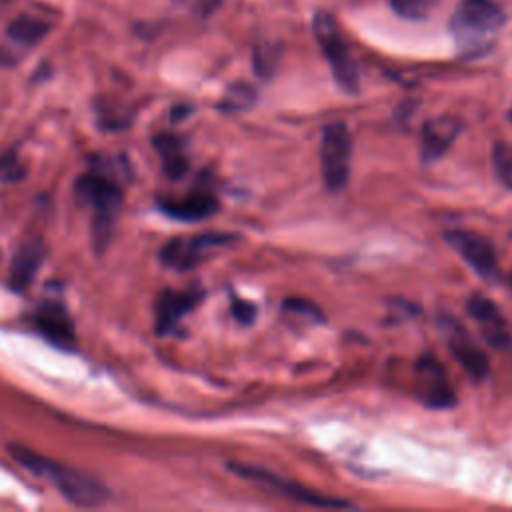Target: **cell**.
<instances>
[{"label":"cell","mask_w":512,"mask_h":512,"mask_svg":"<svg viewBox=\"0 0 512 512\" xmlns=\"http://www.w3.org/2000/svg\"><path fill=\"white\" fill-rule=\"evenodd\" d=\"M416 392L418 398L430 408L454 406L456 394L446 378L442 364L434 356H422L416 362Z\"/></svg>","instance_id":"obj_8"},{"label":"cell","mask_w":512,"mask_h":512,"mask_svg":"<svg viewBox=\"0 0 512 512\" xmlns=\"http://www.w3.org/2000/svg\"><path fill=\"white\" fill-rule=\"evenodd\" d=\"M232 472H236L238 476L242 478H248L252 482H260L268 488H274L276 492L292 498V500H298V502H304V504H310V506H318V508H348L350 504L346 500H338V498H330V496H324V494H318L314 490H308L300 484H292V482H286L284 478H278L262 468H254V466H248V464H230L228 466Z\"/></svg>","instance_id":"obj_7"},{"label":"cell","mask_w":512,"mask_h":512,"mask_svg":"<svg viewBox=\"0 0 512 512\" xmlns=\"http://www.w3.org/2000/svg\"><path fill=\"white\" fill-rule=\"evenodd\" d=\"M350 132L342 122H332L324 128L320 144V166L326 188L332 192L342 190L350 176Z\"/></svg>","instance_id":"obj_5"},{"label":"cell","mask_w":512,"mask_h":512,"mask_svg":"<svg viewBox=\"0 0 512 512\" xmlns=\"http://www.w3.org/2000/svg\"><path fill=\"white\" fill-rule=\"evenodd\" d=\"M280 60V48L278 44H270V42H260L254 48V68L256 74L262 78H270L278 66Z\"/></svg>","instance_id":"obj_20"},{"label":"cell","mask_w":512,"mask_h":512,"mask_svg":"<svg viewBox=\"0 0 512 512\" xmlns=\"http://www.w3.org/2000/svg\"><path fill=\"white\" fill-rule=\"evenodd\" d=\"M446 242L474 268L480 276L490 278L496 274V252L488 238L470 230L446 232Z\"/></svg>","instance_id":"obj_10"},{"label":"cell","mask_w":512,"mask_h":512,"mask_svg":"<svg viewBox=\"0 0 512 512\" xmlns=\"http://www.w3.org/2000/svg\"><path fill=\"white\" fill-rule=\"evenodd\" d=\"M460 132V122L452 116H438L424 124L422 130V158L426 162L438 160Z\"/></svg>","instance_id":"obj_16"},{"label":"cell","mask_w":512,"mask_h":512,"mask_svg":"<svg viewBox=\"0 0 512 512\" xmlns=\"http://www.w3.org/2000/svg\"><path fill=\"white\" fill-rule=\"evenodd\" d=\"M438 326L444 334V340H446L452 356L460 362V366L474 380H482L488 374V360L482 354V350L470 340L468 332L454 318H448V316H442Z\"/></svg>","instance_id":"obj_9"},{"label":"cell","mask_w":512,"mask_h":512,"mask_svg":"<svg viewBox=\"0 0 512 512\" xmlns=\"http://www.w3.org/2000/svg\"><path fill=\"white\" fill-rule=\"evenodd\" d=\"M492 160H494V168L498 178L512 188V146L508 144H496L494 152H492Z\"/></svg>","instance_id":"obj_22"},{"label":"cell","mask_w":512,"mask_h":512,"mask_svg":"<svg viewBox=\"0 0 512 512\" xmlns=\"http://www.w3.org/2000/svg\"><path fill=\"white\" fill-rule=\"evenodd\" d=\"M202 298V292L192 290H164L156 304V330L160 334L172 330L184 314H188Z\"/></svg>","instance_id":"obj_13"},{"label":"cell","mask_w":512,"mask_h":512,"mask_svg":"<svg viewBox=\"0 0 512 512\" xmlns=\"http://www.w3.org/2000/svg\"><path fill=\"white\" fill-rule=\"evenodd\" d=\"M154 144L162 158V170L168 178L176 180L188 170V160L184 154V144L174 134H160L154 138Z\"/></svg>","instance_id":"obj_17"},{"label":"cell","mask_w":512,"mask_h":512,"mask_svg":"<svg viewBox=\"0 0 512 512\" xmlns=\"http://www.w3.org/2000/svg\"><path fill=\"white\" fill-rule=\"evenodd\" d=\"M216 0H206V6H212Z\"/></svg>","instance_id":"obj_26"},{"label":"cell","mask_w":512,"mask_h":512,"mask_svg":"<svg viewBox=\"0 0 512 512\" xmlns=\"http://www.w3.org/2000/svg\"><path fill=\"white\" fill-rule=\"evenodd\" d=\"M232 238H234L232 234H222V232H204L190 238H172L160 250V258L170 268L190 270L202 260L206 252H210L212 248L230 244Z\"/></svg>","instance_id":"obj_6"},{"label":"cell","mask_w":512,"mask_h":512,"mask_svg":"<svg viewBox=\"0 0 512 512\" xmlns=\"http://www.w3.org/2000/svg\"><path fill=\"white\" fill-rule=\"evenodd\" d=\"M510 118H512V110H510Z\"/></svg>","instance_id":"obj_27"},{"label":"cell","mask_w":512,"mask_h":512,"mask_svg":"<svg viewBox=\"0 0 512 512\" xmlns=\"http://www.w3.org/2000/svg\"><path fill=\"white\" fill-rule=\"evenodd\" d=\"M24 176V166L20 164L18 156L14 152H8L0 156V180L2 182H14Z\"/></svg>","instance_id":"obj_24"},{"label":"cell","mask_w":512,"mask_h":512,"mask_svg":"<svg viewBox=\"0 0 512 512\" xmlns=\"http://www.w3.org/2000/svg\"><path fill=\"white\" fill-rule=\"evenodd\" d=\"M506 22L504 10L492 0H462L450 16L448 28L460 54H484Z\"/></svg>","instance_id":"obj_2"},{"label":"cell","mask_w":512,"mask_h":512,"mask_svg":"<svg viewBox=\"0 0 512 512\" xmlns=\"http://www.w3.org/2000/svg\"><path fill=\"white\" fill-rule=\"evenodd\" d=\"M48 30H50V26L46 22L32 18V16H20L8 24L6 34L14 44L34 46L48 34Z\"/></svg>","instance_id":"obj_18"},{"label":"cell","mask_w":512,"mask_h":512,"mask_svg":"<svg viewBox=\"0 0 512 512\" xmlns=\"http://www.w3.org/2000/svg\"><path fill=\"white\" fill-rule=\"evenodd\" d=\"M34 324L56 346L72 348L76 344L74 324L60 302H42L34 312Z\"/></svg>","instance_id":"obj_11"},{"label":"cell","mask_w":512,"mask_h":512,"mask_svg":"<svg viewBox=\"0 0 512 512\" xmlns=\"http://www.w3.org/2000/svg\"><path fill=\"white\" fill-rule=\"evenodd\" d=\"M158 206L168 216L184 222L206 220L218 212V200L204 192H194L184 198H164L158 202Z\"/></svg>","instance_id":"obj_15"},{"label":"cell","mask_w":512,"mask_h":512,"mask_svg":"<svg viewBox=\"0 0 512 512\" xmlns=\"http://www.w3.org/2000/svg\"><path fill=\"white\" fill-rule=\"evenodd\" d=\"M284 312L300 316V318H308L312 322H322V312L318 310V306L314 302H308V300L290 298L284 302Z\"/></svg>","instance_id":"obj_23"},{"label":"cell","mask_w":512,"mask_h":512,"mask_svg":"<svg viewBox=\"0 0 512 512\" xmlns=\"http://www.w3.org/2000/svg\"><path fill=\"white\" fill-rule=\"evenodd\" d=\"M76 194L94 210V244L102 250L120 212L122 190L114 180L90 172L76 180Z\"/></svg>","instance_id":"obj_4"},{"label":"cell","mask_w":512,"mask_h":512,"mask_svg":"<svg viewBox=\"0 0 512 512\" xmlns=\"http://www.w3.org/2000/svg\"><path fill=\"white\" fill-rule=\"evenodd\" d=\"M256 98H258V94H256V88L252 84L236 82V84L228 86V90L224 92L220 108L226 110V112H242V110L252 108Z\"/></svg>","instance_id":"obj_19"},{"label":"cell","mask_w":512,"mask_h":512,"mask_svg":"<svg viewBox=\"0 0 512 512\" xmlns=\"http://www.w3.org/2000/svg\"><path fill=\"white\" fill-rule=\"evenodd\" d=\"M468 312L480 326L484 338L498 350H506L512 344L510 332L506 328V322L492 300L484 296H472L468 300Z\"/></svg>","instance_id":"obj_12"},{"label":"cell","mask_w":512,"mask_h":512,"mask_svg":"<svg viewBox=\"0 0 512 512\" xmlns=\"http://www.w3.org/2000/svg\"><path fill=\"white\" fill-rule=\"evenodd\" d=\"M10 456L26 470L46 478L74 506L96 508L110 498V490L94 476L72 466L54 462L22 444H8Z\"/></svg>","instance_id":"obj_1"},{"label":"cell","mask_w":512,"mask_h":512,"mask_svg":"<svg viewBox=\"0 0 512 512\" xmlns=\"http://www.w3.org/2000/svg\"><path fill=\"white\" fill-rule=\"evenodd\" d=\"M46 256V246L42 240L32 238L18 246L10 264V284L14 290H24L36 278Z\"/></svg>","instance_id":"obj_14"},{"label":"cell","mask_w":512,"mask_h":512,"mask_svg":"<svg viewBox=\"0 0 512 512\" xmlns=\"http://www.w3.org/2000/svg\"><path fill=\"white\" fill-rule=\"evenodd\" d=\"M232 316L240 322V324H252L256 318V306L252 302L246 300H234L232 302Z\"/></svg>","instance_id":"obj_25"},{"label":"cell","mask_w":512,"mask_h":512,"mask_svg":"<svg viewBox=\"0 0 512 512\" xmlns=\"http://www.w3.org/2000/svg\"><path fill=\"white\" fill-rule=\"evenodd\" d=\"M312 32L314 38L326 58V62L330 64L332 76L336 80V84L340 86V90L348 92V94H356L360 80H358V70L354 64V58L348 50V44L344 42L340 28L334 20L332 14L318 10L312 18Z\"/></svg>","instance_id":"obj_3"},{"label":"cell","mask_w":512,"mask_h":512,"mask_svg":"<svg viewBox=\"0 0 512 512\" xmlns=\"http://www.w3.org/2000/svg\"><path fill=\"white\" fill-rule=\"evenodd\" d=\"M438 0H390L392 10L406 20H424Z\"/></svg>","instance_id":"obj_21"}]
</instances>
